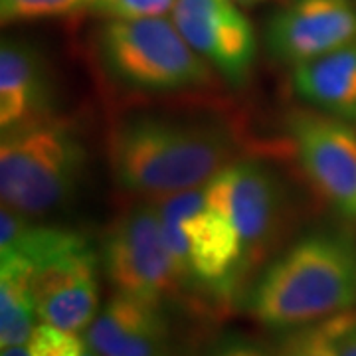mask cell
<instances>
[{"mask_svg":"<svg viewBox=\"0 0 356 356\" xmlns=\"http://www.w3.org/2000/svg\"><path fill=\"white\" fill-rule=\"evenodd\" d=\"M88 165L79 131L64 117L46 113L2 131V204L36 218L72 200Z\"/></svg>","mask_w":356,"mask_h":356,"instance_id":"277c9868","label":"cell"},{"mask_svg":"<svg viewBox=\"0 0 356 356\" xmlns=\"http://www.w3.org/2000/svg\"><path fill=\"white\" fill-rule=\"evenodd\" d=\"M238 6H242V8H254V6H259V4H266V2H273V0H234ZM281 2H285V0H281Z\"/></svg>","mask_w":356,"mask_h":356,"instance_id":"603a6c76","label":"cell"},{"mask_svg":"<svg viewBox=\"0 0 356 356\" xmlns=\"http://www.w3.org/2000/svg\"><path fill=\"white\" fill-rule=\"evenodd\" d=\"M102 267L117 293L166 305L184 293L154 200L133 204L105 232Z\"/></svg>","mask_w":356,"mask_h":356,"instance_id":"52a82bcc","label":"cell"},{"mask_svg":"<svg viewBox=\"0 0 356 356\" xmlns=\"http://www.w3.org/2000/svg\"><path fill=\"white\" fill-rule=\"evenodd\" d=\"M86 343L99 356H172L165 305L117 293L93 318Z\"/></svg>","mask_w":356,"mask_h":356,"instance_id":"7c38bea8","label":"cell"},{"mask_svg":"<svg viewBox=\"0 0 356 356\" xmlns=\"http://www.w3.org/2000/svg\"><path fill=\"white\" fill-rule=\"evenodd\" d=\"M238 151L234 131L220 121L154 111L123 117L107 140L117 184L151 200L204 186Z\"/></svg>","mask_w":356,"mask_h":356,"instance_id":"6da1fadb","label":"cell"},{"mask_svg":"<svg viewBox=\"0 0 356 356\" xmlns=\"http://www.w3.org/2000/svg\"><path fill=\"white\" fill-rule=\"evenodd\" d=\"M95 0H0V18L4 24L67 16L93 6Z\"/></svg>","mask_w":356,"mask_h":356,"instance_id":"2e32d148","label":"cell"},{"mask_svg":"<svg viewBox=\"0 0 356 356\" xmlns=\"http://www.w3.org/2000/svg\"><path fill=\"white\" fill-rule=\"evenodd\" d=\"M51 86L40 51L24 40H4L0 48V127L13 129L50 113Z\"/></svg>","mask_w":356,"mask_h":356,"instance_id":"4fadbf2b","label":"cell"},{"mask_svg":"<svg viewBox=\"0 0 356 356\" xmlns=\"http://www.w3.org/2000/svg\"><path fill=\"white\" fill-rule=\"evenodd\" d=\"M0 254H18L32 264V295L44 323L77 332L97 317L102 255L83 234L36 226L2 204Z\"/></svg>","mask_w":356,"mask_h":356,"instance_id":"3957f363","label":"cell"},{"mask_svg":"<svg viewBox=\"0 0 356 356\" xmlns=\"http://www.w3.org/2000/svg\"><path fill=\"white\" fill-rule=\"evenodd\" d=\"M293 70V89L303 102L356 123V40Z\"/></svg>","mask_w":356,"mask_h":356,"instance_id":"5bb4252c","label":"cell"},{"mask_svg":"<svg viewBox=\"0 0 356 356\" xmlns=\"http://www.w3.org/2000/svg\"><path fill=\"white\" fill-rule=\"evenodd\" d=\"M28 353L32 356H83V341L76 332L64 331L50 323L36 325L28 339Z\"/></svg>","mask_w":356,"mask_h":356,"instance_id":"ac0fdd59","label":"cell"},{"mask_svg":"<svg viewBox=\"0 0 356 356\" xmlns=\"http://www.w3.org/2000/svg\"><path fill=\"white\" fill-rule=\"evenodd\" d=\"M32 264L18 254H0V343L22 346L36 327Z\"/></svg>","mask_w":356,"mask_h":356,"instance_id":"9a60e30c","label":"cell"},{"mask_svg":"<svg viewBox=\"0 0 356 356\" xmlns=\"http://www.w3.org/2000/svg\"><path fill=\"white\" fill-rule=\"evenodd\" d=\"M356 305V240L348 232L309 234L266 267L248 309L275 331L301 329Z\"/></svg>","mask_w":356,"mask_h":356,"instance_id":"7a4b0ae2","label":"cell"},{"mask_svg":"<svg viewBox=\"0 0 356 356\" xmlns=\"http://www.w3.org/2000/svg\"><path fill=\"white\" fill-rule=\"evenodd\" d=\"M83 356H99V355H95V353L91 350V353H86V355H83Z\"/></svg>","mask_w":356,"mask_h":356,"instance_id":"cb8c5ba5","label":"cell"},{"mask_svg":"<svg viewBox=\"0 0 356 356\" xmlns=\"http://www.w3.org/2000/svg\"><path fill=\"white\" fill-rule=\"evenodd\" d=\"M334 346L337 356H356V311L334 317Z\"/></svg>","mask_w":356,"mask_h":356,"instance_id":"ffe728a7","label":"cell"},{"mask_svg":"<svg viewBox=\"0 0 356 356\" xmlns=\"http://www.w3.org/2000/svg\"><path fill=\"white\" fill-rule=\"evenodd\" d=\"M208 200L242 238L248 264L275 245L287 218V194L275 170L257 159H238L204 184Z\"/></svg>","mask_w":356,"mask_h":356,"instance_id":"ba28073f","label":"cell"},{"mask_svg":"<svg viewBox=\"0 0 356 356\" xmlns=\"http://www.w3.org/2000/svg\"><path fill=\"white\" fill-rule=\"evenodd\" d=\"M154 204L184 287L228 299L250 266L229 218L208 200L204 186L156 198Z\"/></svg>","mask_w":356,"mask_h":356,"instance_id":"8992f818","label":"cell"},{"mask_svg":"<svg viewBox=\"0 0 356 356\" xmlns=\"http://www.w3.org/2000/svg\"><path fill=\"white\" fill-rule=\"evenodd\" d=\"M2 356H32L28 353V348L22 346H4L2 348Z\"/></svg>","mask_w":356,"mask_h":356,"instance_id":"7402d4cb","label":"cell"},{"mask_svg":"<svg viewBox=\"0 0 356 356\" xmlns=\"http://www.w3.org/2000/svg\"><path fill=\"white\" fill-rule=\"evenodd\" d=\"M208 356H269L259 346L252 341H243V339H229L220 343Z\"/></svg>","mask_w":356,"mask_h":356,"instance_id":"44dd1931","label":"cell"},{"mask_svg":"<svg viewBox=\"0 0 356 356\" xmlns=\"http://www.w3.org/2000/svg\"><path fill=\"white\" fill-rule=\"evenodd\" d=\"M277 356H337L334 317L297 329L281 344Z\"/></svg>","mask_w":356,"mask_h":356,"instance_id":"e0dca14e","label":"cell"},{"mask_svg":"<svg viewBox=\"0 0 356 356\" xmlns=\"http://www.w3.org/2000/svg\"><path fill=\"white\" fill-rule=\"evenodd\" d=\"M177 0H95L93 8L109 18H147L170 13Z\"/></svg>","mask_w":356,"mask_h":356,"instance_id":"d6986e66","label":"cell"},{"mask_svg":"<svg viewBox=\"0 0 356 356\" xmlns=\"http://www.w3.org/2000/svg\"><path fill=\"white\" fill-rule=\"evenodd\" d=\"M287 133L315 192L356 222V131L350 123L317 109H297L287 119Z\"/></svg>","mask_w":356,"mask_h":356,"instance_id":"9c48e42d","label":"cell"},{"mask_svg":"<svg viewBox=\"0 0 356 356\" xmlns=\"http://www.w3.org/2000/svg\"><path fill=\"white\" fill-rule=\"evenodd\" d=\"M355 40L353 0H285L266 28L269 54L291 67L317 60Z\"/></svg>","mask_w":356,"mask_h":356,"instance_id":"8fae6325","label":"cell"},{"mask_svg":"<svg viewBox=\"0 0 356 356\" xmlns=\"http://www.w3.org/2000/svg\"><path fill=\"white\" fill-rule=\"evenodd\" d=\"M170 20L226 83L243 88L254 72L257 38L234 0H177Z\"/></svg>","mask_w":356,"mask_h":356,"instance_id":"30bf717a","label":"cell"},{"mask_svg":"<svg viewBox=\"0 0 356 356\" xmlns=\"http://www.w3.org/2000/svg\"><path fill=\"white\" fill-rule=\"evenodd\" d=\"M97 58L117 86L137 93H188L214 83L210 65L163 16L111 18L97 34Z\"/></svg>","mask_w":356,"mask_h":356,"instance_id":"5b68a950","label":"cell"}]
</instances>
